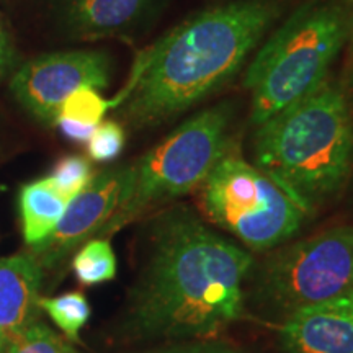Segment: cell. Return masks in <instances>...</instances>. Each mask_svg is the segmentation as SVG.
<instances>
[{
    "mask_svg": "<svg viewBox=\"0 0 353 353\" xmlns=\"http://www.w3.org/2000/svg\"><path fill=\"white\" fill-rule=\"evenodd\" d=\"M280 15V0H229L188 17L144 52L113 107L139 128L188 112L241 72Z\"/></svg>",
    "mask_w": 353,
    "mask_h": 353,
    "instance_id": "cell-2",
    "label": "cell"
},
{
    "mask_svg": "<svg viewBox=\"0 0 353 353\" xmlns=\"http://www.w3.org/2000/svg\"><path fill=\"white\" fill-rule=\"evenodd\" d=\"M161 0H54L57 23L69 37H126L145 25Z\"/></svg>",
    "mask_w": 353,
    "mask_h": 353,
    "instance_id": "cell-11",
    "label": "cell"
},
{
    "mask_svg": "<svg viewBox=\"0 0 353 353\" xmlns=\"http://www.w3.org/2000/svg\"><path fill=\"white\" fill-rule=\"evenodd\" d=\"M157 353H247L221 342H182Z\"/></svg>",
    "mask_w": 353,
    "mask_h": 353,
    "instance_id": "cell-20",
    "label": "cell"
},
{
    "mask_svg": "<svg viewBox=\"0 0 353 353\" xmlns=\"http://www.w3.org/2000/svg\"><path fill=\"white\" fill-rule=\"evenodd\" d=\"M54 125L59 128V131L63 132L65 138L74 141V143H81V144L88 143V139L92 138V134H94L97 128V126L81 125V123L65 120V118H56Z\"/></svg>",
    "mask_w": 353,
    "mask_h": 353,
    "instance_id": "cell-21",
    "label": "cell"
},
{
    "mask_svg": "<svg viewBox=\"0 0 353 353\" xmlns=\"http://www.w3.org/2000/svg\"><path fill=\"white\" fill-rule=\"evenodd\" d=\"M94 175L95 172L87 157L70 154V156H64L56 162L48 180L65 200L70 201L90 183Z\"/></svg>",
    "mask_w": 353,
    "mask_h": 353,
    "instance_id": "cell-16",
    "label": "cell"
},
{
    "mask_svg": "<svg viewBox=\"0 0 353 353\" xmlns=\"http://www.w3.org/2000/svg\"><path fill=\"white\" fill-rule=\"evenodd\" d=\"M125 144L126 134L120 123L113 120L101 121L87 143L88 157L95 162H110L120 156Z\"/></svg>",
    "mask_w": 353,
    "mask_h": 353,
    "instance_id": "cell-19",
    "label": "cell"
},
{
    "mask_svg": "<svg viewBox=\"0 0 353 353\" xmlns=\"http://www.w3.org/2000/svg\"><path fill=\"white\" fill-rule=\"evenodd\" d=\"M113 59L100 50L50 52L30 59L13 74L12 94L34 118L54 123L61 105L81 88H107Z\"/></svg>",
    "mask_w": 353,
    "mask_h": 353,
    "instance_id": "cell-8",
    "label": "cell"
},
{
    "mask_svg": "<svg viewBox=\"0 0 353 353\" xmlns=\"http://www.w3.org/2000/svg\"><path fill=\"white\" fill-rule=\"evenodd\" d=\"M110 107H112L110 101L103 99L99 90L85 87L76 90L65 99L56 118H65V120L77 121L81 125L97 126L103 121V117Z\"/></svg>",
    "mask_w": 353,
    "mask_h": 353,
    "instance_id": "cell-17",
    "label": "cell"
},
{
    "mask_svg": "<svg viewBox=\"0 0 353 353\" xmlns=\"http://www.w3.org/2000/svg\"><path fill=\"white\" fill-rule=\"evenodd\" d=\"M68 203L48 179L26 183L19 196L21 229L26 244L34 245L46 239L63 218Z\"/></svg>",
    "mask_w": 353,
    "mask_h": 353,
    "instance_id": "cell-13",
    "label": "cell"
},
{
    "mask_svg": "<svg viewBox=\"0 0 353 353\" xmlns=\"http://www.w3.org/2000/svg\"><path fill=\"white\" fill-rule=\"evenodd\" d=\"M280 343L286 353H353V296L303 307L285 317Z\"/></svg>",
    "mask_w": 353,
    "mask_h": 353,
    "instance_id": "cell-10",
    "label": "cell"
},
{
    "mask_svg": "<svg viewBox=\"0 0 353 353\" xmlns=\"http://www.w3.org/2000/svg\"><path fill=\"white\" fill-rule=\"evenodd\" d=\"M352 229H353V226H352Z\"/></svg>",
    "mask_w": 353,
    "mask_h": 353,
    "instance_id": "cell-24",
    "label": "cell"
},
{
    "mask_svg": "<svg viewBox=\"0 0 353 353\" xmlns=\"http://www.w3.org/2000/svg\"><path fill=\"white\" fill-rule=\"evenodd\" d=\"M232 120L229 101L201 110L131 164L120 206L100 236H112L131 221L200 188L228 154Z\"/></svg>",
    "mask_w": 353,
    "mask_h": 353,
    "instance_id": "cell-5",
    "label": "cell"
},
{
    "mask_svg": "<svg viewBox=\"0 0 353 353\" xmlns=\"http://www.w3.org/2000/svg\"><path fill=\"white\" fill-rule=\"evenodd\" d=\"M123 327L143 341H206L245 312L254 257L188 206L156 213Z\"/></svg>",
    "mask_w": 353,
    "mask_h": 353,
    "instance_id": "cell-1",
    "label": "cell"
},
{
    "mask_svg": "<svg viewBox=\"0 0 353 353\" xmlns=\"http://www.w3.org/2000/svg\"><path fill=\"white\" fill-rule=\"evenodd\" d=\"M41 280L32 252L0 259V352L38 322Z\"/></svg>",
    "mask_w": 353,
    "mask_h": 353,
    "instance_id": "cell-12",
    "label": "cell"
},
{
    "mask_svg": "<svg viewBox=\"0 0 353 353\" xmlns=\"http://www.w3.org/2000/svg\"><path fill=\"white\" fill-rule=\"evenodd\" d=\"M198 193L206 219L254 252L288 242L306 219L280 185L234 154L219 159Z\"/></svg>",
    "mask_w": 353,
    "mask_h": 353,
    "instance_id": "cell-6",
    "label": "cell"
},
{
    "mask_svg": "<svg viewBox=\"0 0 353 353\" xmlns=\"http://www.w3.org/2000/svg\"><path fill=\"white\" fill-rule=\"evenodd\" d=\"M39 307L72 342H79V334L92 314L90 304L81 291H72L56 298H39Z\"/></svg>",
    "mask_w": 353,
    "mask_h": 353,
    "instance_id": "cell-15",
    "label": "cell"
},
{
    "mask_svg": "<svg viewBox=\"0 0 353 353\" xmlns=\"http://www.w3.org/2000/svg\"><path fill=\"white\" fill-rule=\"evenodd\" d=\"M252 288L255 301L286 317L353 296V229L332 228L281 247L260 265Z\"/></svg>",
    "mask_w": 353,
    "mask_h": 353,
    "instance_id": "cell-7",
    "label": "cell"
},
{
    "mask_svg": "<svg viewBox=\"0 0 353 353\" xmlns=\"http://www.w3.org/2000/svg\"><path fill=\"white\" fill-rule=\"evenodd\" d=\"M254 165L306 216L337 195L353 172V117L342 88L327 79L255 126Z\"/></svg>",
    "mask_w": 353,
    "mask_h": 353,
    "instance_id": "cell-3",
    "label": "cell"
},
{
    "mask_svg": "<svg viewBox=\"0 0 353 353\" xmlns=\"http://www.w3.org/2000/svg\"><path fill=\"white\" fill-rule=\"evenodd\" d=\"M2 353H77L43 322H34Z\"/></svg>",
    "mask_w": 353,
    "mask_h": 353,
    "instance_id": "cell-18",
    "label": "cell"
},
{
    "mask_svg": "<svg viewBox=\"0 0 353 353\" xmlns=\"http://www.w3.org/2000/svg\"><path fill=\"white\" fill-rule=\"evenodd\" d=\"M347 39L348 15L341 3L309 0L299 6L255 52L245 70L252 125H262L317 90L327 81Z\"/></svg>",
    "mask_w": 353,
    "mask_h": 353,
    "instance_id": "cell-4",
    "label": "cell"
},
{
    "mask_svg": "<svg viewBox=\"0 0 353 353\" xmlns=\"http://www.w3.org/2000/svg\"><path fill=\"white\" fill-rule=\"evenodd\" d=\"M12 57L13 51L10 41H8L6 30H3L2 23H0V81H2V79L8 74V70H10Z\"/></svg>",
    "mask_w": 353,
    "mask_h": 353,
    "instance_id": "cell-22",
    "label": "cell"
},
{
    "mask_svg": "<svg viewBox=\"0 0 353 353\" xmlns=\"http://www.w3.org/2000/svg\"><path fill=\"white\" fill-rule=\"evenodd\" d=\"M131 165H118L94 175L90 183L68 203L57 226L46 239L32 245L41 267L52 268L85 244L92 236H100L120 206L130 182Z\"/></svg>",
    "mask_w": 353,
    "mask_h": 353,
    "instance_id": "cell-9",
    "label": "cell"
},
{
    "mask_svg": "<svg viewBox=\"0 0 353 353\" xmlns=\"http://www.w3.org/2000/svg\"><path fill=\"white\" fill-rule=\"evenodd\" d=\"M72 270L82 285L92 286L117 276V257L108 239H90L74 255Z\"/></svg>",
    "mask_w": 353,
    "mask_h": 353,
    "instance_id": "cell-14",
    "label": "cell"
},
{
    "mask_svg": "<svg viewBox=\"0 0 353 353\" xmlns=\"http://www.w3.org/2000/svg\"><path fill=\"white\" fill-rule=\"evenodd\" d=\"M347 15H348V38H350L352 41V56H353V0H348Z\"/></svg>",
    "mask_w": 353,
    "mask_h": 353,
    "instance_id": "cell-23",
    "label": "cell"
}]
</instances>
